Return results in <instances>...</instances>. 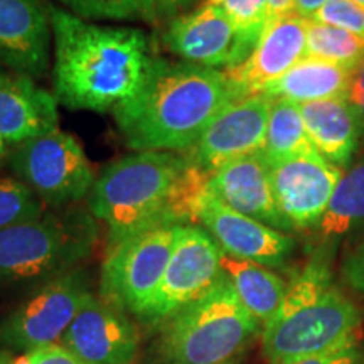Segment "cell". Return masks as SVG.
Listing matches in <instances>:
<instances>
[{"instance_id":"cell-1","label":"cell","mask_w":364,"mask_h":364,"mask_svg":"<svg viewBox=\"0 0 364 364\" xmlns=\"http://www.w3.org/2000/svg\"><path fill=\"white\" fill-rule=\"evenodd\" d=\"M48 11L58 103L113 115L142 91L156 61L144 31L102 26L54 6Z\"/></svg>"},{"instance_id":"cell-2","label":"cell","mask_w":364,"mask_h":364,"mask_svg":"<svg viewBox=\"0 0 364 364\" xmlns=\"http://www.w3.org/2000/svg\"><path fill=\"white\" fill-rule=\"evenodd\" d=\"M211 174L176 152H135L108 164L90 191V213L108 245L157 226L198 225Z\"/></svg>"},{"instance_id":"cell-3","label":"cell","mask_w":364,"mask_h":364,"mask_svg":"<svg viewBox=\"0 0 364 364\" xmlns=\"http://www.w3.org/2000/svg\"><path fill=\"white\" fill-rule=\"evenodd\" d=\"M243 98L225 71L156 58L147 83L113 113L135 152L191 150L223 108Z\"/></svg>"},{"instance_id":"cell-4","label":"cell","mask_w":364,"mask_h":364,"mask_svg":"<svg viewBox=\"0 0 364 364\" xmlns=\"http://www.w3.org/2000/svg\"><path fill=\"white\" fill-rule=\"evenodd\" d=\"M359 327L361 314L317 255L287 285L279 311L263 326L262 349L270 364H287L356 344Z\"/></svg>"},{"instance_id":"cell-5","label":"cell","mask_w":364,"mask_h":364,"mask_svg":"<svg viewBox=\"0 0 364 364\" xmlns=\"http://www.w3.org/2000/svg\"><path fill=\"white\" fill-rule=\"evenodd\" d=\"M260 326L223 277L211 292L164 321L157 351L164 364H228Z\"/></svg>"},{"instance_id":"cell-6","label":"cell","mask_w":364,"mask_h":364,"mask_svg":"<svg viewBox=\"0 0 364 364\" xmlns=\"http://www.w3.org/2000/svg\"><path fill=\"white\" fill-rule=\"evenodd\" d=\"M97 236L95 216L71 206L0 230V282L51 280L75 270Z\"/></svg>"},{"instance_id":"cell-7","label":"cell","mask_w":364,"mask_h":364,"mask_svg":"<svg viewBox=\"0 0 364 364\" xmlns=\"http://www.w3.org/2000/svg\"><path fill=\"white\" fill-rule=\"evenodd\" d=\"M7 164L12 176L24 182L44 206L54 209L81 201L95 184L83 147L61 129L14 145Z\"/></svg>"},{"instance_id":"cell-8","label":"cell","mask_w":364,"mask_h":364,"mask_svg":"<svg viewBox=\"0 0 364 364\" xmlns=\"http://www.w3.org/2000/svg\"><path fill=\"white\" fill-rule=\"evenodd\" d=\"M181 228H150L108 248L102 268L103 299L142 317L161 285Z\"/></svg>"},{"instance_id":"cell-9","label":"cell","mask_w":364,"mask_h":364,"mask_svg":"<svg viewBox=\"0 0 364 364\" xmlns=\"http://www.w3.org/2000/svg\"><path fill=\"white\" fill-rule=\"evenodd\" d=\"M88 277L71 270L48 280L0 326V339L24 353L56 344L91 297Z\"/></svg>"},{"instance_id":"cell-10","label":"cell","mask_w":364,"mask_h":364,"mask_svg":"<svg viewBox=\"0 0 364 364\" xmlns=\"http://www.w3.org/2000/svg\"><path fill=\"white\" fill-rule=\"evenodd\" d=\"M221 257V248L204 228L182 226L161 285L142 317L164 322L211 292L225 277Z\"/></svg>"},{"instance_id":"cell-11","label":"cell","mask_w":364,"mask_h":364,"mask_svg":"<svg viewBox=\"0 0 364 364\" xmlns=\"http://www.w3.org/2000/svg\"><path fill=\"white\" fill-rule=\"evenodd\" d=\"M272 100L257 93L231 102L209 124L188 157L213 176L226 164L262 152Z\"/></svg>"},{"instance_id":"cell-12","label":"cell","mask_w":364,"mask_h":364,"mask_svg":"<svg viewBox=\"0 0 364 364\" xmlns=\"http://www.w3.org/2000/svg\"><path fill=\"white\" fill-rule=\"evenodd\" d=\"M164 44L182 61L211 70H233L253 48L245 43L220 7L204 2L169 21Z\"/></svg>"},{"instance_id":"cell-13","label":"cell","mask_w":364,"mask_h":364,"mask_svg":"<svg viewBox=\"0 0 364 364\" xmlns=\"http://www.w3.org/2000/svg\"><path fill=\"white\" fill-rule=\"evenodd\" d=\"M270 167L277 208L289 226L292 230L317 226L343 176L341 167L327 162L321 154L289 159Z\"/></svg>"},{"instance_id":"cell-14","label":"cell","mask_w":364,"mask_h":364,"mask_svg":"<svg viewBox=\"0 0 364 364\" xmlns=\"http://www.w3.org/2000/svg\"><path fill=\"white\" fill-rule=\"evenodd\" d=\"M61 344L86 364H134L139 332L124 309L95 295L68 327Z\"/></svg>"},{"instance_id":"cell-15","label":"cell","mask_w":364,"mask_h":364,"mask_svg":"<svg viewBox=\"0 0 364 364\" xmlns=\"http://www.w3.org/2000/svg\"><path fill=\"white\" fill-rule=\"evenodd\" d=\"M198 223L225 255L265 267H280L294 250V241L282 231L241 215L221 203L211 191L204 196Z\"/></svg>"},{"instance_id":"cell-16","label":"cell","mask_w":364,"mask_h":364,"mask_svg":"<svg viewBox=\"0 0 364 364\" xmlns=\"http://www.w3.org/2000/svg\"><path fill=\"white\" fill-rule=\"evenodd\" d=\"M307 56V19L297 14L268 22L245 63L225 71L243 97L260 93L263 86L282 78Z\"/></svg>"},{"instance_id":"cell-17","label":"cell","mask_w":364,"mask_h":364,"mask_svg":"<svg viewBox=\"0 0 364 364\" xmlns=\"http://www.w3.org/2000/svg\"><path fill=\"white\" fill-rule=\"evenodd\" d=\"M53 41L48 6L41 0H0V61L17 75L41 78Z\"/></svg>"},{"instance_id":"cell-18","label":"cell","mask_w":364,"mask_h":364,"mask_svg":"<svg viewBox=\"0 0 364 364\" xmlns=\"http://www.w3.org/2000/svg\"><path fill=\"white\" fill-rule=\"evenodd\" d=\"M209 191L241 215L279 231L292 230L277 208L272 188V167L263 152L226 164L211 176Z\"/></svg>"},{"instance_id":"cell-19","label":"cell","mask_w":364,"mask_h":364,"mask_svg":"<svg viewBox=\"0 0 364 364\" xmlns=\"http://www.w3.org/2000/svg\"><path fill=\"white\" fill-rule=\"evenodd\" d=\"M58 100L33 78L0 73V139L17 145L59 129Z\"/></svg>"},{"instance_id":"cell-20","label":"cell","mask_w":364,"mask_h":364,"mask_svg":"<svg viewBox=\"0 0 364 364\" xmlns=\"http://www.w3.org/2000/svg\"><path fill=\"white\" fill-rule=\"evenodd\" d=\"M304 124L314 147L327 162L343 167L356 152L361 124L346 98L300 105Z\"/></svg>"},{"instance_id":"cell-21","label":"cell","mask_w":364,"mask_h":364,"mask_svg":"<svg viewBox=\"0 0 364 364\" xmlns=\"http://www.w3.org/2000/svg\"><path fill=\"white\" fill-rule=\"evenodd\" d=\"M353 71L329 61L306 56L284 76L263 86L260 93L297 105L329 98H346Z\"/></svg>"},{"instance_id":"cell-22","label":"cell","mask_w":364,"mask_h":364,"mask_svg":"<svg viewBox=\"0 0 364 364\" xmlns=\"http://www.w3.org/2000/svg\"><path fill=\"white\" fill-rule=\"evenodd\" d=\"M221 268L243 307L265 326L279 311L285 297V282L265 265L225 253L221 257Z\"/></svg>"},{"instance_id":"cell-23","label":"cell","mask_w":364,"mask_h":364,"mask_svg":"<svg viewBox=\"0 0 364 364\" xmlns=\"http://www.w3.org/2000/svg\"><path fill=\"white\" fill-rule=\"evenodd\" d=\"M263 156L270 166L289 159L318 154L304 124L300 105L284 98H273L268 117Z\"/></svg>"},{"instance_id":"cell-24","label":"cell","mask_w":364,"mask_h":364,"mask_svg":"<svg viewBox=\"0 0 364 364\" xmlns=\"http://www.w3.org/2000/svg\"><path fill=\"white\" fill-rule=\"evenodd\" d=\"M364 223V161L343 172L334 193L317 223L322 238H338Z\"/></svg>"},{"instance_id":"cell-25","label":"cell","mask_w":364,"mask_h":364,"mask_svg":"<svg viewBox=\"0 0 364 364\" xmlns=\"http://www.w3.org/2000/svg\"><path fill=\"white\" fill-rule=\"evenodd\" d=\"M307 56L329 61L354 73L364 65V39L339 27L309 19Z\"/></svg>"},{"instance_id":"cell-26","label":"cell","mask_w":364,"mask_h":364,"mask_svg":"<svg viewBox=\"0 0 364 364\" xmlns=\"http://www.w3.org/2000/svg\"><path fill=\"white\" fill-rule=\"evenodd\" d=\"M65 11L86 21H147L154 19L152 0H56Z\"/></svg>"},{"instance_id":"cell-27","label":"cell","mask_w":364,"mask_h":364,"mask_svg":"<svg viewBox=\"0 0 364 364\" xmlns=\"http://www.w3.org/2000/svg\"><path fill=\"white\" fill-rule=\"evenodd\" d=\"M44 208L24 182L16 176L0 174V230L38 220L46 213Z\"/></svg>"},{"instance_id":"cell-28","label":"cell","mask_w":364,"mask_h":364,"mask_svg":"<svg viewBox=\"0 0 364 364\" xmlns=\"http://www.w3.org/2000/svg\"><path fill=\"white\" fill-rule=\"evenodd\" d=\"M206 2L220 7L240 38L255 49L270 22L268 0H206Z\"/></svg>"},{"instance_id":"cell-29","label":"cell","mask_w":364,"mask_h":364,"mask_svg":"<svg viewBox=\"0 0 364 364\" xmlns=\"http://www.w3.org/2000/svg\"><path fill=\"white\" fill-rule=\"evenodd\" d=\"M311 21L339 27L364 39V7L353 0H327Z\"/></svg>"},{"instance_id":"cell-30","label":"cell","mask_w":364,"mask_h":364,"mask_svg":"<svg viewBox=\"0 0 364 364\" xmlns=\"http://www.w3.org/2000/svg\"><path fill=\"white\" fill-rule=\"evenodd\" d=\"M11 364H86L61 343L44 346L34 351L24 353Z\"/></svg>"},{"instance_id":"cell-31","label":"cell","mask_w":364,"mask_h":364,"mask_svg":"<svg viewBox=\"0 0 364 364\" xmlns=\"http://www.w3.org/2000/svg\"><path fill=\"white\" fill-rule=\"evenodd\" d=\"M287 364H364V354L359 351L356 344H351L331 353L295 359V361Z\"/></svg>"},{"instance_id":"cell-32","label":"cell","mask_w":364,"mask_h":364,"mask_svg":"<svg viewBox=\"0 0 364 364\" xmlns=\"http://www.w3.org/2000/svg\"><path fill=\"white\" fill-rule=\"evenodd\" d=\"M343 273L346 282L364 295V241L348 255Z\"/></svg>"},{"instance_id":"cell-33","label":"cell","mask_w":364,"mask_h":364,"mask_svg":"<svg viewBox=\"0 0 364 364\" xmlns=\"http://www.w3.org/2000/svg\"><path fill=\"white\" fill-rule=\"evenodd\" d=\"M346 100L351 105V108L356 113L361 130L364 129V65L353 73V78L349 81Z\"/></svg>"},{"instance_id":"cell-34","label":"cell","mask_w":364,"mask_h":364,"mask_svg":"<svg viewBox=\"0 0 364 364\" xmlns=\"http://www.w3.org/2000/svg\"><path fill=\"white\" fill-rule=\"evenodd\" d=\"M196 0H152L154 19H174V17L184 14L186 9L194 6Z\"/></svg>"},{"instance_id":"cell-35","label":"cell","mask_w":364,"mask_h":364,"mask_svg":"<svg viewBox=\"0 0 364 364\" xmlns=\"http://www.w3.org/2000/svg\"><path fill=\"white\" fill-rule=\"evenodd\" d=\"M327 0H294V14L302 19H312V16L321 9Z\"/></svg>"},{"instance_id":"cell-36","label":"cell","mask_w":364,"mask_h":364,"mask_svg":"<svg viewBox=\"0 0 364 364\" xmlns=\"http://www.w3.org/2000/svg\"><path fill=\"white\" fill-rule=\"evenodd\" d=\"M268 7H270V21L277 17L289 16L294 14V0H268Z\"/></svg>"},{"instance_id":"cell-37","label":"cell","mask_w":364,"mask_h":364,"mask_svg":"<svg viewBox=\"0 0 364 364\" xmlns=\"http://www.w3.org/2000/svg\"><path fill=\"white\" fill-rule=\"evenodd\" d=\"M11 150H12V145L6 144L2 139H0V166H2L4 162H7L9 156H11Z\"/></svg>"},{"instance_id":"cell-38","label":"cell","mask_w":364,"mask_h":364,"mask_svg":"<svg viewBox=\"0 0 364 364\" xmlns=\"http://www.w3.org/2000/svg\"><path fill=\"white\" fill-rule=\"evenodd\" d=\"M0 364H11V361H7L6 358H2V356H0Z\"/></svg>"},{"instance_id":"cell-39","label":"cell","mask_w":364,"mask_h":364,"mask_svg":"<svg viewBox=\"0 0 364 364\" xmlns=\"http://www.w3.org/2000/svg\"><path fill=\"white\" fill-rule=\"evenodd\" d=\"M353 2H356V4H359V6H361V7H364V0H353Z\"/></svg>"},{"instance_id":"cell-40","label":"cell","mask_w":364,"mask_h":364,"mask_svg":"<svg viewBox=\"0 0 364 364\" xmlns=\"http://www.w3.org/2000/svg\"><path fill=\"white\" fill-rule=\"evenodd\" d=\"M228 364H236V361H233V363H228Z\"/></svg>"}]
</instances>
